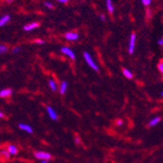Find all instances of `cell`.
<instances>
[{
	"label": "cell",
	"mask_w": 163,
	"mask_h": 163,
	"mask_svg": "<svg viewBox=\"0 0 163 163\" xmlns=\"http://www.w3.org/2000/svg\"><path fill=\"white\" fill-rule=\"evenodd\" d=\"M48 84H49V87H50V89L52 90V91H54V92H56L57 90H58V86H57V84H56V82L54 80H49V82H48Z\"/></svg>",
	"instance_id": "cell-15"
},
{
	"label": "cell",
	"mask_w": 163,
	"mask_h": 163,
	"mask_svg": "<svg viewBox=\"0 0 163 163\" xmlns=\"http://www.w3.org/2000/svg\"><path fill=\"white\" fill-rule=\"evenodd\" d=\"M142 3L144 6H146V7H147V6H149L152 4V0H142Z\"/></svg>",
	"instance_id": "cell-19"
},
{
	"label": "cell",
	"mask_w": 163,
	"mask_h": 163,
	"mask_svg": "<svg viewBox=\"0 0 163 163\" xmlns=\"http://www.w3.org/2000/svg\"><path fill=\"white\" fill-rule=\"evenodd\" d=\"M122 72H123V75H124L126 78H128V79H132V78H133V73H132L130 70H127V69H123Z\"/></svg>",
	"instance_id": "cell-16"
},
{
	"label": "cell",
	"mask_w": 163,
	"mask_h": 163,
	"mask_svg": "<svg viewBox=\"0 0 163 163\" xmlns=\"http://www.w3.org/2000/svg\"><path fill=\"white\" fill-rule=\"evenodd\" d=\"M100 19L102 20V21H106V17H105V15H100Z\"/></svg>",
	"instance_id": "cell-27"
},
{
	"label": "cell",
	"mask_w": 163,
	"mask_h": 163,
	"mask_svg": "<svg viewBox=\"0 0 163 163\" xmlns=\"http://www.w3.org/2000/svg\"><path fill=\"white\" fill-rule=\"evenodd\" d=\"M34 156L37 159L40 160H50L52 158V155L48 152H35Z\"/></svg>",
	"instance_id": "cell-3"
},
{
	"label": "cell",
	"mask_w": 163,
	"mask_h": 163,
	"mask_svg": "<svg viewBox=\"0 0 163 163\" xmlns=\"http://www.w3.org/2000/svg\"><path fill=\"white\" fill-rule=\"evenodd\" d=\"M45 7H47L48 9H54V5L51 2H44Z\"/></svg>",
	"instance_id": "cell-20"
},
{
	"label": "cell",
	"mask_w": 163,
	"mask_h": 163,
	"mask_svg": "<svg viewBox=\"0 0 163 163\" xmlns=\"http://www.w3.org/2000/svg\"><path fill=\"white\" fill-rule=\"evenodd\" d=\"M106 8L110 14H113L114 13V6L112 4V0H106Z\"/></svg>",
	"instance_id": "cell-10"
},
{
	"label": "cell",
	"mask_w": 163,
	"mask_h": 163,
	"mask_svg": "<svg viewBox=\"0 0 163 163\" xmlns=\"http://www.w3.org/2000/svg\"><path fill=\"white\" fill-rule=\"evenodd\" d=\"M58 2H60V3H66L69 0H57Z\"/></svg>",
	"instance_id": "cell-26"
},
{
	"label": "cell",
	"mask_w": 163,
	"mask_h": 163,
	"mask_svg": "<svg viewBox=\"0 0 163 163\" xmlns=\"http://www.w3.org/2000/svg\"><path fill=\"white\" fill-rule=\"evenodd\" d=\"M20 51H21V48H20V47H16V48H14V49H13V53H14V54H16V53H19Z\"/></svg>",
	"instance_id": "cell-22"
},
{
	"label": "cell",
	"mask_w": 163,
	"mask_h": 163,
	"mask_svg": "<svg viewBox=\"0 0 163 163\" xmlns=\"http://www.w3.org/2000/svg\"><path fill=\"white\" fill-rule=\"evenodd\" d=\"M11 20L10 15H4L3 17H1L0 19V26H4L5 25H7Z\"/></svg>",
	"instance_id": "cell-9"
},
{
	"label": "cell",
	"mask_w": 163,
	"mask_h": 163,
	"mask_svg": "<svg viewBox=\"0 0 163 163\" xmlns=\"http://www.w3.org/2000/svg\"><path fill=\"white\" fill-rule=\"evenodd\" d=\"M160 122V117H154V118H152L151 121H149V123H148V126H151V127H153V126H155V125H157L158 123Z\"/></svg>",
	"instance_id": "cell-14"
},
{
	"label": "cell",
	"mask_w": 163,
	"mask_h": 163,
	"mask_svg": "<svg viewBox=\"0 0 163 163\" xmlns=\"http://www.w3.org/2000/svg\"><path fill=\"white\" fill-rule=\"evenodd\" d=\"M47 113H48V115L52 120H58V114L53 107H51V106L47 107Z\"/></svg>",
	"instance_id": "cell-7"
},
{
	"label": "cell",
	"mask_w": 163,
	"mask_h": 163,
	"mask_svg": "<svg viewBox=\"0 0 163 163\" xmlns=\"http://www.w3.org/2000/svg\"><path fill=\"white\" fill-rule=\"evenodd\" d=\"M66 90H67V82L66 81H63V82L61 83V86H60V93L62 95H65Z\"/></svg>",
	"instance_id": "cell-13"
},
{
	"label": "cell",
	"mask_w": 163,
	"mask_h": 163,
	"mask_svg": "<svg viewBox=\"0 0 163 163\" xmlns=\"http://www.w3.org/2000/svg\"><path fill=\"white\" fill-rule=\"evenodd\" d=\"M7 151L8 152L10 153V155H16L18 152H19V149L16 146L14 145H10L8 147H7Z\"/></svg>",
	"instance_id": "cell-11"
},
{
	"label": "cell",
	"mask_w": 163,
	"mask_h": 163,
	"mask_svg": "<svg viewBox=\"0 0 163 163\" xmlns=\"http://www.w3.org/2000/svg\"><path fill=\"white\" fill-rule=\"evenodd\" d=\"M3 116H4V114H3V113H2L1 111H0V118H2Z\"/></svg>",
	"instance_id": "cell-29"
},
{
	"label": "cell",
	"mask_w": 163,
	"mask_h": 163,
	"mask_svg": "<svg viewBox=\"0 0 163 163\" xmlns=\"http://www.w3.org/2000/svg\"><path fill=\"white\" fill-rule=\"evenodd\" d=\"M158 44H159L160 46H163V37H162L161 39L158 40Z\"/></svg>",
	"instance_id": "cell-25"
},
{
	"label": "cell",
	"mask_w": 163,
	"mask_h": 163,
	"mask_svg": "<svg viewBox=\"0 0 163 163\" xmlns=\"http://www.w3.org/2000/svg\"><path fill=\"white\" fill-rule=\"evenodd\" d=\"M42 163H49V160H41Z\"/></svg>",
	"instance_id": "cell-28"
},
{
	"label": "cell",
	"mask_w": 163,
	"mask_h": 163,
	"mask_svg": "<svg viewBox=\"0 0 163 163\" xmlns=\"http://www.w3.org/2000/svg\"><path fill=\"white\" fill-rule=\"evenodd\" d=\"M8 51V48L5 45H0V54H4Z\"/></svg>",
	"instance_id": "cell-18"
},
{
	"label": "cell",
	"mask_w": 163,
	"mask_h": 163,
	"mask_svg": "<svg viewBox=\"0 0 163 163\" xmlns=\"http://www.w3.org/2000/svg\"><path fill=\"white\" fill-rule=\"evenodd\" d=\"M6 1H7V2H9V3H11V2H13V1H14V0H6Z\"/></svg>",
	"instance_id": "cell-30"
},
{
	"label": "cell",
	"mask_w": 163,
	"mask_h": 163,
	"mask_svg": "<svg viewBox=\"0 0 163 163\" xmlns=\"http://www.w3.org/2000/svg\"><path fill=\"white\" fill-rule=\"evenodd\" d=\"M39 25H40V24L37 23V22L30 23V24H28V25H25L24 26V30H25V31H31V30H33V29H38Z\"/></svg>",
	"instance_id": "cell-6"
},
{
	"label": "cell",
	"mask_w": 163,
	"mask_h": 163,
	"mask_svg": "<svg viewBox=\"0 0 163 163\" xmlns=\"http://www.w3.org/2000/svg\"><path fill=\"white\" fill-rule=\"evenodd\" d=\"M116 124H117L118 126H121V125H123V121H122L121 119H118V120L116 121Z\"/></svg>",
	"instance_id": "cell-24"
},
{
	"label": "cell",
	"mask_w": 163,
	"mask_h": 163,
	"mask_svg": "<svg viewBox=\"0 0 163 163\" xmlns=\"http://www.w3.org/2000/svg\"><path fill=\"white\" fill-rule=\"evenodd\" d=\"M12 89H3L0 91V98H8L12 95Z\"/></svg>",
	"instance_id": "cell-8"
},
{
	"label": "cell",
	"mask_w": 163,
	"mask_h": 163,
	"mask_svg": "<svg viewBox=\"0 0 163 163\" xmlns=\"http://www.w3.org/2000/svg\"><path fill=\"white\" fill-rule=\"evenodd\" d=\"M0 158H1V154H0Z\"/></svg>",
	"instance_id": "cell-32"
},
{
	"label": "cell",
	"mask_w": 163,
	"mask_h": 163,
	"mask_svg": "<svg viewBox=\"0 0 163 163\" xmlns=\"http://www.w3.org/2000/svg\"><path fill=\"white\" fill-rule=\"evenodd\" d=\"M83 57H84V60H85V62L87 63V65L89 66L92 70H94L95 71H98L99 70V66L98 65L96 64V62L93 60V58L91 57V55L89 53H87V52H84L83 53Z\"/></svg>",
	"instance_id": "cell-1"
},
{
	"label": "cell",
	"mask_w": 163,
	"mask_h": 163,
	"mask_svg": "<svg viewBox=\"0 0 163 163\" xmlns=\"http://www.w3.org/2000/svg\"><path fill=\"white\" fill-rule=\"evenodd\" d=\"M0 154L2 155L1 157H2L4 160H8V159L10 158V153L8 152L7 149H6V151H2L1 152H0Z\"/></svg>",
	"instance_id": "cell-17"
},
{
	"label": "cell",
	"mask_w": 163,
	"mask_h": 163,
	"mask_svg": "<svg viewBox=\"0 0 163 163\" xmlns=\"http://www.w3.org/2000/svg\"><path fill=\"white\" fill-rule=\"evenodd\" d=\"M79 37V34L76 32H66L65 34V38L66 40H69V41H75V40H77Z\"/></svg>",
	"instance_id": "cell-5"
},
{
	"label": "cell",
	"mask_w": 163,
	"mask_h": 163,
	"mask_svg": "<svg viewBox=\"0 0 163 163\" xmlns=\"http://www.w3.org/2000/svg\"><path fill=\"white\" fill-rule=\"evenodd\" d=\"M19 127H20V129H21V130L25 131L26 133L31 134V133L33 132L32 128H31L29 125H26V124H23V123H21V124H19Z\"/></svg>",
	"instance_id": "cell-12"
},
{
	"label": "cell",
	"mask_w": 163,
	"mask_h": 163,
	"mask_svg": "<svg viewBox=\"0 0 163 163\" xmlns=\"http://www.w3.org/2000/svg\"><path fill=\"white\" fill-rule=\"evenodd\" d=\"M34 42L37 43V44H44V43H45V42L43 41V40H41V39H36Z\"/></svg>",
	"instance_id": "cell-23"
},
{
	"label": "cell",
	"mask_w": 163,
	"mask_h": 163,
	"mask_svg": "<svg viewBox=\"0 0 163 163\" xmlns=\"http://www.w3.org/2000/svg\"><path fill=\"white\" fill-rule=\"evenodd\" d=\"M136 33L132 32V34L130 36V39H129V46H128V52L130 55L134 54L135 51V46H136Z\"/></svg>",
	"instance_id": "cell-2"
},
{
	"label": "cell",
	"mask_w": 163,
	"mask_h": 163,
	"mask_svg": "<svg viewBox=\"0 0 163 163\" xmlns=\"http://www.w3.org/2000/svg\"><path fill=\"white\" fill-rule=\"evenodd\" d=\"M161 96H162V97H163V92H162V93H161Z\"/></svg>",
	"instance_id": "cell-31"
},
{
	"label": "cell",
	"mask_w": 163,
	"mask_h": 163,
	"mask_svg": "<svg viewBox=\"0 0 163 163\" xmlns=\"http://www.w3.org/2000/svg\"><path fill=\"white\" fill-rule=\"evenodd\" d=\"M157 67H158V70L163 74V61H161V62L158 64V66H157Z\"/></svg>",
	"instance_id": "cell-21"
},
{
	"label": "cell",
	"mask_w": 163,
	"mask_h": 163,
	"mask_svg": "<svg viewBox=\"0 0 163 163\" xmlns=\"http://www.w3.org/2000/svg\"><path fill=\"white\" fill-rule=\"evenodd\" d=\"M61 52H62L64 55H66V56H67L70 59H71V60H74L75 59V54H74V52L71 50V49H70V48H67V47H63L62 49H61Z\"/></svg>",
	"instance_id": "cell-4"
}]
</instances>
